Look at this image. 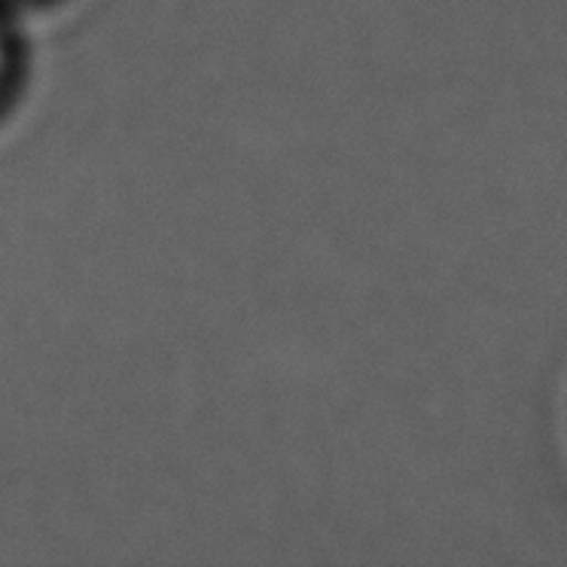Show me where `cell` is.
Masks as SVG:
<instances>
[{
  "label": "cell",
  "instance_id": "6da1fadb",
  "mask_svg": "<svg viewBox=\"0 0 567 567\" xmlns=\"http://www.w3.org/2000/svg\"><path fill=\"white\" fill-rule=\"evenodd\" d=\"M7 62H10V52H7V40H3V31H0V80L7 74Z\"/></svg>",
  "mask_w": 567,
  "mask_h": 567
}]
</instances>
